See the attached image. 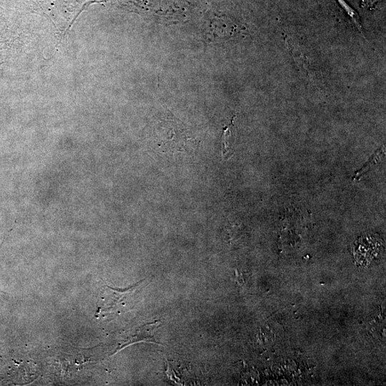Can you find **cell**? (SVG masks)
<instances>
[{"mask_svg":"<svg viewBox=\"0 0 386 386\" xmlns=\"http://www.w3.org/2000/svg\"><path fill=\"white\" fill-rule=\"evenodd\" d=\"M141 282L142 281L122 290L114 289L106 285L102 296V305L99 308V312L106 313L119 312L126 307L129 299L133 295Z\"/></svg>","mask_w":386,"mask_h":386,"instance_id":"1","label":"cell"},{"mask_svg":"<svg viewBox=\"0 0 386 386\" xmlns=\"http://www.w3.org/2000/svg\"><path fill=\"white\" fill-rule=\"evenodd\" d=\"M170 129L164 134L162 132L161 139L158 142L159 147L164 152H188V149L192 150V138L188 137L187 132L182 128L181 126L176 127L175 124L172 127V124H169Z\"/></svg>","mask_w":386,"mask_h":386,"instance_id":"2","label":"cell"},{"mask_svg":"<svg viewBox=\"0 0 386 386\" xmlns=\"http://www.w3.org/2000/svg\"><path fill=\"white\" fill-rule=\"evenodd\" d=\"M239 31V27L228 18L215 16L209 24V31H207V38L209 41L227 39Z\"/></svg>","mask_w":386,"mask_h":386,"instance_id":"3","label":"cell"},{"mask_svg":"<svg viewBox=\"0 0 386 386\" xmlns=\"http://www.w3.org/2000/svg\"><path fill=\"white\" fill-rule=\"evenodd\" d=\"M230 125L224 129L222 135V157L227 159L232 156L233 150L229 146Z\"/></svg>","mask_w":386,"mask_h":386,"instance_id":"4","label":"cell"},{"mask_svg":"<svg viewBox=\"0 0 386 386\" xmlns=\"http://www.w3.org/2000/svg\"><path fill=\"white\" fill-rule=\"evenodd\" d=\"M337 1L343 7V9L345 10V11L348 14V15H350V16L352 18L357 28L361 31L362 25H361L360 19L357 13L355 11H354L351 7H350L344 0H337Z\"/></svg>","mask_w":386,"mask_h":386,"instance_id":"5","label":"cell"},{"mask_svg":"<svg viewBox=\"0 0 386 386\" xmlns=\"http://www.w3.org/2000/svg\"><path fill=\"white\" fill-rule=\"evenodd\" d=\"M379 0H362V4H365L367 7H372Z\"/></svg>","mask_w":386,"mask_h":386,"instance_id":"6","label":"cell"}]
</instances>
